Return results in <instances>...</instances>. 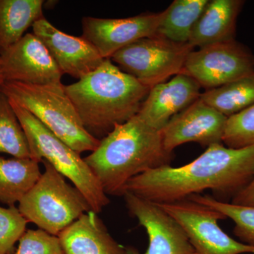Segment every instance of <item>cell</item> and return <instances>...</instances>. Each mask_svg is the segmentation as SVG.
Masks as SVG:
<instances>
[{
	"label": "cell",
	"instance_id": "cell-1",
	"mask_svg": "<svg viewBox=\"0 0 254 254\" xmlns=\"http://www.w3.org/2000/svg\"><path fill=\"white\" fill-rule=\"evenodd\" d=\"M254 175V146L237 149L218 143L187 165H165L133 177L124 193L154 203L181 201L206 190L234 196Z\"/></svg>",
	"mask_w": 254,
	"mask_h": 254
},
{
	"label": "cell",
	"instance_id": "cell-2",
	"mask_svg": "<svg viewBox=\"0 0 254 254\" xmlns=\"http://www.w3.org/2000/svg\"><path fill=\"white\" fill-rule=\"evenodd\" d=\"M64 88L84 128L100 141L137 115L150 89L110 59Z\"/></svg>",
	"mask_w": 254,
	"mask_h": 254
},
{
	"label": "cell",
	"instance_id": "cell-3",
	"mask_svg": "<svg viewBox=\"0 0 254 254\" xmlns=\"http://www.w3.org/2000/svg\"><path fill=\"white\" fill-rule=\"evenodd\" d=\"M161 132L137 115L118 125L84 158L107 195H123L128 181L148 170L170 165Z\"/></svg>",
	"mask_w": 254,
	"mask_h": 254
},
{
	"label": "cell",
	"instance_id": "cell-4",
	"mask_svg": "<svg viewBox=\"0 0 254 254\" xmlns=\"http://www.w3.org/2000/svg\"><path fill=\"white\" fill-rule=\"evenodd\" d=\"M0 89L80 154L93 152L99 145L100 140L83 127L63 83L33 85L5 81Z\"/></svg>",
	"mask_w": 254,
	"mask_h": 254
},
{
	"label": "cell",
	"instance_id": "cell-5",
	"mask_svg": "<svg viewBox=\"0 0 254 254\" xmlns=\"http://www.w3.org/2000/svg\"><path fill=\"white\" fill-rule=\"evenodd\" d=\"M10 102L27 138L31 158L39 163L48 162L81 192L93 211L100 213L110 199L84 159L29 112Z\"/></svg>",
	"mask_w": 254,
	"mask_h": 254
},
{
	"label": "cell",
	"instance_id": "cell-6",
	"mask_svg": "<svg viewBox=\"0 0 254 254\" xmlns=\"http://www.w3.org/2000/svg\"><path fill=\"white\" fill-rule=\"evenodd\" d=\"M41 163L45 171L20 200L18 209L28 222L58 236L83 214L92 210L76 187L68 185L48 162Z\"/></svg>",
	"mask_w": 254,
	"mask_h": 254
},
{
	"label": "cell",
	"instance_id": "cell-7",
	"mask_svg": "<svg viewBox=\"0 0 254 254\" xmlns=\"http://www.w3.org/2000/svg\"><path fill=\"white\" fill-rule=\"evenodd\" d=\"M193 49L189 43H174L155 36L125 47L110 60L151 88L182 73L187 57Z\"/></svg>",
	"mask_w": 254,
	"mask_h": 254
},
{
	"label": "cell",
	"instance_id": "cell-8",
	"mask_svg": "<svg viewBox=\"0 0 254 254\" xmlns=\"http://www.w3.org/2000/svg\"><path fill=\"white\" fill-rule=\"evenodd\" d=\"M155 204L182 227L197 254H254V247L232 238L219 226L226 217L218 210L190 199Z\"/></svg>",
	"mask_w": 254,
	"mask_h": 254
},
{
	"label": "cell",
	"instance_id": "cell-9",
	"mask_svg": "<svg viewBox=\"0 0 254 254\" xmlns=\"http://www.w3.org/2000/svg\"><path fill=\"white\" fill-rule=\"evenodd\" d=\"M253 72L254 55L236 40L193 50L182 71L206 91Z\"/></svg>",
	"mask_w": 254,
	"mask_h": 254
},
{
	"label": "cell",
	"instance_id": "cell-10",
	"mask_svg": "<svg viewBox=\"0 0 254 254\" xmlns=\"http://www.w3.org/2000/svg\"><path fill=\"white\" fill-rule=\"evenodd\" d=\"M123 195L128 212L144 227L149 240L145 253L128 247L126 254H197L182 227L158 205L128 192Z\"/></svg>",
	"mask_w": 254,
	"mask_h": 254
},
{
	"label": "cell",
	"instance_id": "cell-11",
	"mask_svg": "<svg viewBox=\"0 0 254 254\" xmlns=\"http://www.w3.org/2000/svg\"><path fill=\"white\" fill-rule=\"evenodd\" d=\"M162 12L145 13L125 18L86 16L82 19V37L98 50L103 59L142 38L156 36Z\"/></svg>",
	"mask_w": 254,
	"mask_h": 254
},
{
	"label": "cell",
	"instance_id": "cell-12",
	"mask_svg": "<svg viewBox=\"0 0 254 254\" xmlns=\"http://www.w3.org/2000/svg\"><path fill=\"white\" fill-rule=\"evenodd\" d=\"M5 81L33 85L60 84L63 73L46 47L33 33L25 34L0 54Z\"/></svg>",
	"mask_w": 254,
	"mask_h": 254
},
{
	"label": "cell",
	"instance_id": "cell-13",
	"mask_svg": "<svg viewBox=\"0 0 254 254\" xmlns=\"http://www.w3.org/2000/svg\"><path fill=\"white\" fill-rule=\"evenodd\" d=\"M227 120L226 116L199 98L174 116L160 131L164 148L172 153L189 142L207 147L222 143Z\"/></svg>",
	"mask_w": 254,
	"mask_h": 254
},
{
	"label": "cell",
	"instance_id": "cell-14",
	"mask_svg": "<svg viewBox=\"0 0 254 254\" xmlns=\"http://www.w3.org/2000/svg\"><path fill=\"white\" fill-rule=\"evenodd\" d=\"M64 74L79 80L95 71L103 59L94 46L83 37L66 34L55 28L46 18L32 26Z\"/></svg>",
	"mask_w": 254,
	"mask_h": 254
},
{
	"label": "cell",
	"instance_id": "cell-15",
	"mask_svg": "<svg viewBox=\"0 0 254 254\" xmlns=\"http://www.w3.org/2000/svg\"><path fill=\"white\" fill-rule=\"evenodd\" d=\"M200 88L194 79L179 73L150 88L137 116L160 131L174 116L200 98Z\"/></svg>",
	"mask_w": 254,
	"mask_h": 254
},
{
	"label": "cell",
	"instance_id": "cell-16",
	"mask_svg": "<svg viewBox=\"0 0 254 254\" xmlns=\"http://www.w3.org/2000/svg\"><path fill=\"white\" fill-rule=\"evenodd\" d=\"M58 237L64 254H126L93 210L83 214Z\"/></svg>",
	"mask_w": 254,
	"mask_h": 254
},
{
	"label": "cell",
	"instance_id": "cell-17",
	"mask_svg": "<svg viewBox=\"0 0 254 254\" xmlns=\"http://www.w3.org/2000/svg\"><path fill=\"white\" fill-rule=\"evenodd\" d=\"M242 0L209 1L192 29L189 44L198 48L235 40Z\"/></svg>",
	"mask_w": 254,
	"mask_h": 254
},
{
	"label": "cell",
	"instance_id": "cell-18",
	"mask_svg": "<svg viewBox=\"0 0 254 254\" xmlns=\"http://www.w3.org/2000/svg\"><path fill=\"white\" fill-rule=\"evenodd\" d=\"M43 0H0V54L14 46L30 26L44 18Z\"/></svg>",
	"mask_w": 254,
	"mask_h": 254
},
{
	"label": "cell",
	"instance_id": "cell-19",
	"mask_svg": "<svg viewBox=\"0 0 254 254\" xmlns=\"http://www.w3.org/2000/svg\"><path fill=\"white\" fill-rule=\"evenodd\" d=\"M39 162L31 158L0 157V203L14 206L41 175Z\"/></svg>",
	"mask_w": 254,
	"mask_h": 254
},
{
	"label": "cell",
	"instance_id": "cell-20",
	"mask_svg": "<svg viewBox=\"0 0 254 254\" xmlns=\"http://www.w3.org/2000/svg\"><path fill=\"white\" fill-rule=\"evenodd\" d=\"M209 0H175L162 12L156 36L177 43H189L192 29Z\"/></svg>",
	"mask_w": 254,
	"mask_h": 254
},
{
	"label": "cell",
	"instance_id": "cell-21",
	"mask_svg": "<svg viewBox=\"0 0 254 254\" xmlns=\"http://www.w3.org/2000/svg\"><path fill=\"white\" fill-rule=\"evenodd\" d=\"M200 99L227 118L254 105V72L201 93Z\"/></svg>",
	"mask_w": 254,
	"mask_h": 254
},
{
	"label": "cell",
	"instance_id": "cell-22",
	"mask_svg": "<svg viewBox=\"0 0 254 254\" xmlns=\"http://www.w3.org/2000/svg\"><path fill=\"white\" fill-rule=\"evenodd\" d=\"M0 153L31 158L27 138L11 102L0 89Z\"/></svg>",
	"mask_w": 254,
	"mask_h": 254
},
{
	"label": "cell",
	"instance_id": "cell-23",
	"mask_svg": "<svg viewBox=\"0 0 254 254\" xmlns=\"http://www.w3.org/2000/svg\"><path fill=\"white\" fill-rule=\"evenodd\" d=\"M188 199L215 209L235 223L234 234L242 243L254 247V206L220 201L209 195H193Z\"/></svg>",
	"mask_w": 254,
	"mask_h": 254
},
{
	"label": "cell",
	"instance_id": "cell-24",
	"mask_svg": "<svg viewBox=\"0 0 254 254\" xmlns=\"http://www.w3.org/2000/svg\"><path fill=\"white\" fill-rule=\"evenodd\" d=\"M222 143L237 149L254 146V105L227 118Z\"/></svg>",
	"mask_w": 254,
	"mask_h": 254
},
{
	"label": "cell",
	"instance_id": "cell-25",
	"mask_svg": "<svg viewBox=\"0 0 254 254\" xmlns=\"http://www.w3.org/2000/svg\"><path fill=\"white\" fill-rule=\"evenodd\" d=\"M28 223L15 205L0 206V254H11L15 244L26 232Z\"/></svg>",
	"mask_w": 254,
	"mask_h": 254
},
{
	"label": "cell",
	"instance_id": "cell-26",
	"mask_svg": "<svg viewBox=\"0 0 254 254\" xmlns=\"http://www.w3.org/2000/svg\"><path fill=\"white\" fill-rule=\"evenodd\" d=\"M11 254H64L59 238L44 230H26Z\"/></svg>",
	"mask_w": 254,
	"mask_h": 254
},
{
	"label": "cell",
	"instance_id": "cell-27",
	"mask_svg": "<svg viewBox=\"0 0 254 254\" xmlns=\"http://www.w3.org/2000/svg\"><path fill=\"white\" fill-rule=\"evenodd\" d=\"M231 203L245 206H254V175L248 185L234 195Z\"/></svg>",
	"mask_w": 254,
	"mask_h": 254
},
{
	"label": "cell",
	"instance_id": "cell-28",
	"mask_svg": "<svg viewBox=\"0 0 254 254\" xmlns=\"http://www.w3.org/2000/svg\"><path fill=\"white\" fill-rule=\"evenodd\" d=\"M4 82V77H3L2 71H1V64H0V86L3 84Z\"/></svg>",
	"mask_w": 254,
	"mask_h": 254
}]
</instances>
